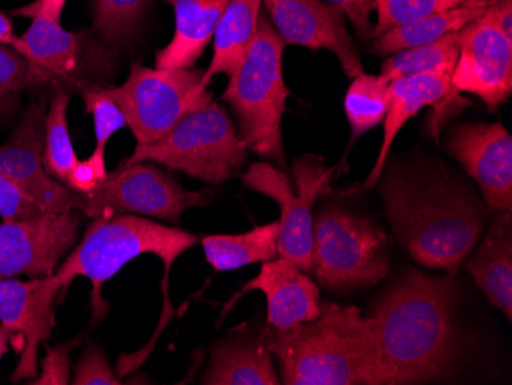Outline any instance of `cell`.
<instances>
[{
	"label": "cell",
	"instance_id": "cell-25",
	"mask_svg": "<svg viewBox=\"0 0 512 385\" xmlns=\"http://www.w3.org/2000/svg\"><path fill=\"white\" fill-rule=\"evenodd\" d=\"M488 5L490 4H486L485 0H476L473 4L433 14V16L416 20L411 24L401 25V27L391 28L387 33L376 37L371 51L381 54V56H388V54L399 53L408 48L422 47L427 43L436 42L447 34L457 33L474 20L479 19L485 13Z\"/></svg>",
	"mask_w": 512,
	"mask_h": 385
},
{
	"label": "cell",
	"instance_id": "cell-1",
	"mask_svg": "<svg viewBox=\"0 0 512 385\" xmlns=\"http://www.w3.org/2000/svg\"><path fill=\"white\" fill-rule=\"evenodd\" d=\"M450 277L410 269L385 292L370 318L381 385L427 384L448 378L459 359Z\"/></svg>",
	"mask_w": 512,
	"mask_h": 385
},
{
	"label": "cell",
	"instance_id": "cell-23",
	"mask_svg": "<svg viewBox=\"0 0 512 385\" xmlns=\"http://www.w3.org/2000/svg\"><path fill=\"white\" fill-rule=\"evenodd\" d=\"M263 0H230L214 34V59L203 76L201 86L206 89L212 77L237 73L249 54L260 19Z\"/></svg>",
	"mask_w": 512,
	"mask_h": 385
},
{
	"label": "cell",
	"instance_id": "cell-30",
	"mask_svg": "<svg viewBox=\"0 0 512 385\" xmlns=\"http://www.w3.org/2000/svg\"><path fill=\"white\" fill-rule=\"evenodd\" d=\"M476 0H375L378 22L373 25L370 39H376L391 28L411 24L433 14L454 10Z\"/></svg>",
	"mask_w": 512,
	"mask_h": 385
},
{
	"label": "cell",
	"instance_id": "cell-16",
	"mask_svg": "<svg viewBox=\"0 0 512 385\" xmlns=\"http://www.w3.org/2000/svg\"><path fill=\"white\" fill-rule=\"evenodd\" d=\"M448 149L476 181L486 206L512 211V137L502 123H462L448 135Z\"/></svg>",
	"mask_w": 512,
	"mask_h": 385
},
{
	"label": "cell",
	"instance_id": "cell-32",
	"mask_svg": "<svg viewBox=\"0 0 512 385\" xmlns=\"http://www.w3.org/2000/svg\"><path fill=\"white\" fill-rule=\"evenodd\" d=\"M27 82V59L10 45L0 43V116L16 111Z\"/></svg>",
	"mask_w": 512,
	"mask_h": 385
},
{
	"label": "cell",
	"instance_id": "cell-3",
	"mask_svg": "<svg viewBox=\"0 0 512 385\" xmlns=\"http://www.w3.org/2000/svg\"><path fill=\"white\" fill-rule=\"evenodd\" d=\"M263 335L281 384L381 385L375 332L358 307L324 303L315 320Z\"/></svg>",
	"mask_w": 512,
	"mask_h": 385
},
{
	"label": "cell",
	"instance_id": "cell-24",
	"mask_svg": "<svg viewBox=\"0 0 512 385\" xmlns=\"http://www.w3.org/2000/svg\"><path fill=\"white\" fill-rule=\"evenodd\" d=\"M279 221L256 226L237 235H207L201 240L207 263L217 272L278 258Z\"/></svg>",
	"mask_w": 512,
	"mask_h": 385
},
{
	"label": "cell",
	"instance_id": "cell-8",
	"mask_svg": "<svg viewBox=\"0 0 512 385\" xmlns=\"http://www.w3.org/2000/svg\"><path fill=\"white\" fill-rule=\"evenodd\" d=\"M203 76L204 71L194 68L152 70L132 63L122 86L103 91L123 112L137 145H148L165 137L186 114L214 100L201 86Z\"/></svg>",
	"mask_w": 512,
	"mask_h": 385
},
{
	"label": "cell",
	"instance_id": "cell-10",
	"mask_svg": "<svg viewBox=\"0 0 512 385\" xmlns=\"http://www.w3.org/2000/svg\"><path fill=\"white\" fill-rule=\"evenodd\" d=\"M292 183L287 174L269 163H253L243 175L244 185L267 195L281 208L278 255L312 272L313 206L330 185V172L312 158L293 165Z\"/></svg>",
	"mask_w": 512,
	"mask_h": 385
},
{
	"label": "cell",
	"instance_id": "cell-2",
	"mask_svg": "<svg viewBox=\"0 0 512 385\" xmlns=\"http://www.w3.org/2000/svg\"><path fill=\"white\" fill-rule=\"evenodd\" d=\"M379 181L391 228L411 258L456 274L482 235V203L444 166L391 168Z\"/></svg>",
	"mask_w": 512,
	"mask_h": 385
},
{
	"label": "cell",
	"instance_id": "cell-36",
	"mask_svg": "<svg viewBox=\"0 0 512 385\" xmlns=\"http://www.w3.org/2000/svg\"><path fill=\"white\" fill-rule=\"evenodd\" d=\"M322 2L338 7L352 22L358 36L361 39H370L371 30H373L370 17L375 11V0H322Z\"/></svg>",
	"mask_w": 512,
	"mask_h": 385
},
{
	"label": "cell",
	"instance_id": "cell-37",
	"mask_svg": "<svg viewBox=\"0 0 512 385\" xmlns=\"http://www.w3.org/2000/svg\"><path fill=\"white\" fill-rule=\"evenodd\" d=\"M68 0H34L28 7L16 11L19 16L34 17L37 14L62 24V14Z\"/></svg>",
	"mask_w": 512,
	"mask_h": 385
},
{
	"label": "cell",
	"instance_id": "cell-40",
	"mask_svg": "<svg viewBox=\"0 0 512 385\" xmlns=\"http://www.w3.org/2000/svg\"><path fill=\"white\" fill-rule=\"evenodd\" d=\"M486 4H491V2H497V0H485Z\"/></svg>",
	"mask_w": 512,
	"mask_h": 385
},
{
	"label": "cell",
	"instance_id": "cell-6",
	"mask_svg": "<svg viewBox=\"0 0 512 385\" xmlns=\"http://www.w3.org/2000/svg\"><path fill=\"white\" fill-rule=\"evenodd\" d=\"M247 151L226 109L212 100L204 108L186 114L157 142L135 146L122 165L157 163L204 183L221 185L241 171Z\"/></svg>",
	"mask_w": 512,
	"mask_h": 385
},
{
	"label": "cell",
	"instance_id": "cell-11",
	"mask_svg": "<svg viewBox=\"0 0 512 385\" xmlns=\"http://www.w3.org/2000/svg\"><path fill=\"white\" fill-rule=\"evenodd\" d=\"M79 229L76 209L45 212L31 220L4 221L0 224V280L56 274L60 260L74 249Z\"/></svg>",
	"mask_w": 512,
	"mask_h": 385
},
{
	"label": "cell",
	"instance_id": "cell-18",
	"mask_svg": "<svg viewBox=\"0 0 512 385\" xmlns=\"http://www.w3.org/2000/svg\"><path fill=\"white\" fill-rule=\"evenodd\" d=\"M30 28L14 40L13 48L28 62L27 88L74 80L82 65L85 33L66 31L48 17H31Z\"/></svg>",
	"mask_w": 512,
	"mask_h": 385
},
{
	"label": "cell",
	"instance_id": "cell-22",
	"mask_svg": "<svg viewBox=\"0 0 512 385\" xmlns=\"http://www.w3.org/2000/svg\"><path fill=\"white\" fill-rule=\"evenodd\" d=\"M209 385H278L272 353L260 335H241L212 347L211 362L203 375Z\"/></svg>",
	"mask_w": 512,
	"mask_h": 385
},
{
	"label": "cell",
	"instance_id": "cell-31",
	"mask_svg": "<svg viewBox=\"0 0 512 385\" xmlns=\"http://www.w3.org/2000/svg\"><path fill=\"white\" fill-rule=\"evenodd\" d=\"M86 111L94 119V132H96V148L89 155L88 160L99 168L106 169L105 149L109 139L115 132L125 128L126 120L119 106L115 105L111 97L106 96L100 86L80 85Z\"/></svg>",
	"mask_w": 512,
	"mask_h": 385
},
{
	"label": "cell",
	"instance_id": "cell-20",
	"mask_svg": "<svg viewBox=\"0 0 512 385\" xmlns=\"http://www.w3.org/2000/svg\"><path fill=\"white\" fill-rule=\"evenodd\" d=\"M451 93V76L427 74V76L402 77L390 82V106L384 120V140L365 181V188H375L384 174L391 146L408 120L427 106L442 105Z\"/></svg>",
	"mask_w": 512,
	"mask_h": 385
},
{
	"label": "cell",
	"instance_id": "cell-27",
	"mask_svg": "<svg viewBox=\"0 0 512 385\" xmlns=\"http://www.w3.org/2000/svg\"><path fill=\"white\" fill-rule=\"evenodd\" d=\"M69 94L65 89L57 88L46 109L45 146H43V165L46 172L68 188L69 174L79 163L73 142L69 137L68 106Z\"/></svg>",
	"mask_w": 512,
	"mask_h": 385
},
{
	"label": "cell",
	"instance_id": "cell-15",
	"mask_svg": "<svg viewBox=\"0 0 512 385\" xmlns=\"http://www.w3.org/2000/svg\"><path fill=\"white\" fill-rule=\"evenodd\" d=\"M263 4L286 45L332 51L345 76L355 79L364 74L358 48L338 7L322 0H263Z\"/></svg>",
	"mask_w": 512,
	"mask_h": 385
},
{
	"label": "cell",
	"instance_id": "cell-39",
	"mask_svg": "<svg viewBox=\"0 0 512 385\" xmlns=\"http://www.w3.org/2000/svg\"><path fill=\"white\" fill-rule=\"evenodd\" d=\"M11 333L8 332L7 327L4 324H0V361L4 358L5 353L8 352V346H10Z\"/></svg>",
	"mask_w": 512,
	"mask_h": 385
},
{
	"label": "cell",
	"instance_id": "cell-9",
	"mask_svg": "<svg viewBox=\"0 0 512 385\" xmlns=\"http://www.w3.org/2000/svg\"><path fill=\"white\" fill-rule=\"evenodd\" d=\"M214 194V189L188 191L166 169L152 162H138L120 165L94 191L80 194V211L92 218L134 214L180 223L184 212L204 208Z\"/></svg>",
	"mask_w": 512,
	"mask_h": 385
},
{
	"label": "cell",
	"instance_id": "cell-19",
	"mask_svg": "<svg viewBox=\"0 0 512 385\" xmlns=\"http://www.w3.org/2000/svg\"><path fill=\"white\" fill-rule=\"evenodd\" d=\"M175 11V33L157 51L158 70H191L214 39L215 30L230 0H168Z\"/></svg>",
	"mask_w": 512,
	"mask_h": 385
},
{
	"label": "cell",
	"instance_id": "cell-38",
	"mask_svg": "<svg viewBox=\"0 0 512 385\" xmlns=\"http://www.w3.org/2000/svg\"><path fill=\"white\" fill-rule=\"evenodd\" d=\"M16 39L17 36L14 34L13 22H11L10 17L4 11H0V43L13 47L14 40Z\"/></svg>",
	"mask_w": 512,
	"mask_h": 385
},
{
	"label": "cell",
	"instance_id": "cell-35",
	"mask_svg": "<svg viewBox=\"0 0 512 385\" xmlns=\"http://www.w3.org/2000/svg\"><path fill=\"white\" fill-rule=\"evenodd\" d=\"M76 341L46 347L45 358L42 361V373L28 384L37 385H66L71 382V350Z\"/></svg>",
	"mask_w": 512,
	"mask_h": 385
},
{
	"label": "cell",
	"instance_id": "cell-21",
	"mask_svg": "<svg viewBox=\"0 0 512 385\" xmlns=\"http://www.w3.org/2000/svg\"><path fill=\"white\" fill-rule=\"evenodd\" d=\"M486 298L512 320V215L497 214L477 251L465 264Z\"/></svg>",
	"mask_w": 512,
	"mask_h": 385
},
{
	"label": "cell",
	"instance_id": "cell-26",
	"mask_svg": "<svg viewBox=\"0 0 512 385\" xmlns=\"http://www.w3.org/2000/svg\"><path fill=\"white\" fill-rule=\"evenodd\" d=\"M457 57H459V31L447 34L442 39L422 47L408 48V50L390 54L382 65L379 76L387 83L402 77L427 76V74L453 77Z\"/></svg>",
	"mask_w": 512,
	"mask_h": 385
},
{
	"label": "cell",
	"instance_id": "cell-29",
	"mask_svg": "<svg viewBox=\"0 0 512 385\" xmlns=\"http://www.w3.org/2000/svg\"><path fill=\"white\" fill-rule=\"evenodd\" d=\"M149 0H92L94 28L103 39L123 43L145 17Z\"/></svg>",
	"mask_w": 512,
	"mask_h": 385
},
{
	"label": "cell",
	"instance_id": "cell-34",
	"mask_svg": "<svg viewBox=\"0 0 512 385\" xmlns=\"http://www.w3.org/2000/svg\"><path fill=\"white\" fill-rule=\"evenodd\" d=\"M74 385H120L117 376L114 375L111 364L102 349L97 346H89L76 366Z\"/></svg>",
	"mask_w": 512,
	"mask_h": 385
},
{
	"label": "cell",
	"instance_id": "cell-17",
	"mask_svg": "<svg viewBox=\"0 0 512 385\" xmlns=\"http://www.w3.org/2000/svg\"><path fill=\"white\" fill-rule=\"evenodd\" d=\"M260 290L267 300V326L290 329L298 324L315 320L321 313L319 289L307 272L287 258L266 261L243 289L224 306V318L235 303L247 292Z\"/></svg>",
	"mask_w": 512,
	"mask_h": 385
},
{
	"label": "cell",
	"instance_id": "cell-4",
	"mask_svg": "<svg viewBox=\"0 0 512 385\" xmlns=\"http://www.w3.org/2000/svg\"><path fill=\"white\" fill-rule=\"evenodd\" d=\"M198 243L191 232L155 223L134 214H115L97 217L86 229L85 237L69 254L65 263L57 267L56 274L63 289L74 278H88L92 283V310L94 320L106 312L102 289L106 281L119 274L120 269L140 255H157L165 264L166 290L169 272L180 255Z\"/></svg>",
	"mask_w": 512,
	"mask_h": 385
},
{
	"label": "cell",
	"instance_id": "cell-5",
	"mask_svg": "<svg viewBox=\"0 0 512 385\" xmlns=\"http://www.w3.org/2000/svg\"><path fill=\"white\" fill-rule=\"evenodd\" d=\"M286 42L261 11L258 33L221 99L238 120V134L247 149L286 168L283 126L287 89L283 73Z\"/></svg>",
	"mask_w": 512,
	"mask_h": 385
},
{
	"label": "cell",
	"instance_id": "cell-7",
	"mask_svg": "<svg viewBox=\"0 0 512 385\" xmlns=\"http://www.w3.org/2000/svg\"><path fill=\"white\" fill-rule=\"evenodd\" d=\"M312 272L332 290L375 286L390 272V241L373 221L325 209L313 221Z\"/></svg>",
	"mask_w": 512,
	"mask_h": 385
},
{
	"label": "cell",
	"instance_id": "cell-14",
	"mask_svg": "<svg viewBox=\"0 0 512 385\" xmlns=\"http://www.w3.org/2000/svg\"><path fill=\"white\" fill-rule=\"evenodd\" d=\"M62 289L57 274L30 281L0 280V324L22 338V353L11 382L36 378L39 349L53 333L54 303Z\"/></svg>",
	"mask_w": 512,
	"mask_h": 385
},
{
	"label": "cell",
	"instance_id": "cell-33",
	"mask_svg": "<svg viewBox=\"0 0 512 385\" xmlns=\"http://www.w3.org/2000/svg\"><path fill=\"white\" fill-rule=\"evenodd\" d=\"M16 183L0 174V218L4 221L31 220L45 214Z\"/></svg>",
	"mask_w": 512,
	"mask_h": 385
},
{
	"label": "cell",
	"instance_id": "cell-28",
	"mask_svg": "<svg viewBox=\"0 0 512 385\" xmlns=\"http://www.w3.org/2000/svg\"><path fill=\"white\" fill-rule=\"evenodd\" d=\"M390 106V83L381 76L361 74L353 79L345 94L344 108L353 140L384 123Z\"/></svg>",
	"mask_w": 512,
	"mask_h": 385
},
{
	"label": "cell",
	"instance_id": "cell-13",
	"mask_svg": "<svg viewBox=\"0 0 512 385\" xmlns=\"http://www.w3.org/2000/svg\"><path fill=\"white\" fill-rule=\"evenodd\" d=\"M45 117L43 103L28 106L10 139L0 145V174L16 183L43 211L82 209L79 192L54 180L43 165Z\"/></svg>",
	"mask_w": 512,
	"mask_h": 385
},
{
	"label": "cell",
	"instance_id": "cell-12",
	"mask_svg": "<svg viewBox=\"0 0 512 385\" xmlns=\"http://www.w3.org/2000/svg\"><path fill=\"white\" fill-rule=\"evenodd\" d=\"M459 93L479 97L490 109L512 93V39L483 13L459 31V57L447 102Z\"/></svg>",
	"mask_w": 512,
	"mask_h": 385
}]
</instances>
